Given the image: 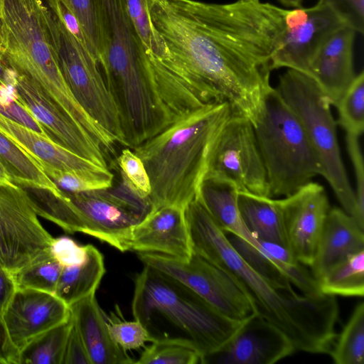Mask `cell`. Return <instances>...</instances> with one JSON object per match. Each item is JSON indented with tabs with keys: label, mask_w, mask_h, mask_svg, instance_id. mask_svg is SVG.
I'll list each match as a JSON object with an SVG mask.
<instances>
[{
	"label": "cell",
	"mask_w": 364,
	"mask_h": 364,
	"mask_svg": "<svg viewBox=\"0 0 364 364\" xmlns=\"http://www.w3.org/2000/svg\"><path fill=\"white\" fill-rule=\"evenodd\" d=\"M146 1L165 50L161 58H151L203 104L227 102L252 122L271 87L286 9L260 0Z\"/></svg>",
	"instance_id": "6da1fadb"
},
{
	"label": "cell",
	"mask_w": 364,
	"mask_h": 364,
	"mask_svg": "<svg viewBox=\"0 0 364 364\" xmlns=\"http://www.w3.org/2000/svg\"><path fill=\"white\" fill-rule=\"evenodd\" d=\"M185 213L193 252L230 273L244 289L257 314L282 331L296 350L330 353L338 317L336 296H301L293 288L276 287L239 255L198 199L186 206Z\"/></svg>",
	"instance_id": "7a4b0ae2"
},
{
	"label": "cell",
	"mask_w": 364,
	"mask_h": 364,
	"mask_svg": "<svg viewBox=\"0 0 364 364\" xmlns=\"http://www.w3.org/2000/svg\"><path fill=\"white\" fill-rule=\"evenodd\" d=\"M232 114L227 102L200 107L132 149L149 177L151 210L164 206L185 209L197 199L218 135Z\"/></svg>",
	"instance_id": "3957f363"
},
{
	"label": "cell",
	"mask_w": 364,
	"mask_h": 364,
	"mask_svg": "<svg viewBox=\"0 0 364 364\" xmlns=\"http://www.w3.org/2000/svg\"><path fill=\"white\" fill-rule=\"evenodd\" d=\"M132 311L151 342L184 344L200 358L225 345L245 321L224 316L181 282L147 265L136 276Z\"/></svg>",
	"instance_id": "277c9868"
},
{
	"label": "cell",
	"mask_w": 364,
	"mask_h": 364,
	"mask_svg": "<svg viewBox=\"0 0 364 364\" xmlns=\"http://www.w3.org/2000/svg\"><path fill=\"white\" fill-rule=\"evenodd\" d=\"M102 53L100 69L124 129L141 132L166 117L144 46L119 0H100Z\"/></svg>",
	"instance_id": "5b68a950"
},
{
	"label": "cell",
	"mask_w": 364,
	"mask_h": 364,
	"mask_svg": "<svg viewBox=\"0 0 364 364\" xmlns=\"http://www.w3.org/2000/svg\"><path fill=\"white\" fill-rule=\"evenodd\" d=\"M270 197L289 196L323 176L321 161L301 120L272 86L252 122Z\"/></svg>",
	"instance_id": "8992f818"
},
{
	"label": "cell",
	"mask_w": 364,
	"mask_h": 364,
	"mask_svg": "<svg viewBox=\"0 0 364 364\" xmlns=\"http://www.w3.org/2000/svg\"><path fill=\"white\" fill-rule=\"evenodd\" d=\"M303 124L323 166V177L332 188L343 210L364 229L355 191L350 183L340 152L332 104L315 80L291 69L279 76L275 87Z\"/></svg>",
	"instance_id": "52a82bcc"
},
{
	"label": "cell",
	"mask_w": 364,
	"mask_h": 364,
	"mask_svg": "<svg viewBox=\"0 0 364 364\" xmlns=\"http://www.w3.org/2000/svg\"><path fill=\"white\" fill-rule=\"evenodd\" d=\"M48 4L55 13L59 66L70 90L81 107L116 144L125 146L117 107L98 63Z\"/></svg>",
	"instance_id": "ba28073f"
},
{
	"label": "cell",
	"mask_w": 364,
	"mask_h": 364,
	"mask_svg": "<svg viewBox=\"0 0 364 364\" xmlns=\"http://www.w3.org/2000/svg\"><path fill=\"white\" fill-rule=\"evenodd\" d=\"M144 264L181 282L224 316L245 321L256 314L238 281L225 269L193 252L188 260L138 252Z\"/></svg>",
	"instance_id": "9c48e42d"
},
{
	"label": "cell",
	"mask_w": 364,
	"mask_h": 364,
	"mask_svg": "<svg viewBox=\"0 0 364 364\" xmlns=\"http://www.w3.org/2000/svg\"><path fill=\"white\" fill-rule=\"evenodd\" d=\"M206 176L230 180L239 191L270 197L266 169L249 118L232 113L224 123Z\"/></svg>",
	"instance_id": "30bf717a"
},
{
	"label": "cell",
	"mask_w": 364,
	"mask_h": 364,
	"mask_svg": "<svg viewBox=\"0 0 364 364\" xmlns=\"http://www.w3.org/2000/svg\"><path fill=\"white\" fill-rule=\"evenodd\" d=\"M53 238L38 220L27 191L0 185V262L9 274L50 251Z\"/></svg>",
	"instance_id": "8fae6325"
},
{
	"label": "cell",
	"mask_w": 364,
	"mask_h": 364,
	"mask_svg": "<svg viewBox=\"0 0 364 364\" xmlns=\"http://www.w3.org/2000/svg\"><path fill=\"white\" fill-rule=\"evenodd\" d=\"M345 24L328 6L287 10L280 44L272 55L271 69L287 68L310 75L311 63L327 38Z\"/></svg>",
	"instance_id": "7c38bea8"
},
{
	"label": "cell",
	"mask_w": 364,
	"mask_h": 364,
	"mask_svg": "<svg viewBox=\"0 0 364 364\" xmlns=\"http://www.w3.org/2000/svg\"><path fill=\"white\" fill-rule=\"evenodd\" d=\"M63 197L79 219L82 233L120 252L129 251L132 230L144 219L143 216L121 203L106 188L80 193L63 191Z\"/></svg>",
	"instance_id": "4fadbf2b"
},
{
	"label": "cell",
	"mask_w": 364,
	"mask_h": 364,
	"mask_svg": "<svg viewBox=\"0 0 364 364\" xmlns=\"http://www.w3.org/2000/svg\"><path fill=\"white\" fill-rule=\"evenodd\" d=\"M16 89L18 100L58 144L105 168V152L80 125L57 107L39 86L17 73Z\"/></svg>",
	"instance_id": "5bb4252c"
},
{
	"label": "cell",
	"mask_w": 364,
	"mask_h": 364,
	"mask_svg": "<svg viewBox=\"0 0 364 364\" xmlns=\"http://www.w3.org/2000/svg\"><path fill=\"white\" fill-rule=\"evenodd\" d=\"M286 245L301 264L310 266L331 208L326 191L311 181L282 199Z\"/></svg>",
	"instance_id": "9a60e30c"
},
{
	"label": "cell",
	"mask_w": 364,
	"mask_h": 364,
	"mask_svg": "<svg viewBox=\"0 0 364 364\" xmlns=\"http://www.w3.org/2000/svg\"><path fill=\"white\" fill-rule=\"evenodd\" d=\"M295 351L282 331L256 314L243 322L225 345L203 356L200 363L272 364Z\"/></svg>",
	"instance_id": "2e32d148"
},
{
	"label": "cell",
	"mask_w": 364,
	"mask_h": 364,
	"mask_svg": "<svg viewBox=\"0 0 364 364\" xmlns=\"http://www.w3.org/2000/svg\"><path fill=\"white\" fill-rule=\"evenodd\" d=\"M70 318L69 306L52 293L16 289L3 318L14 346L20 351L32 340Z\"/></svg>",
	"instance_id": "e0dca14e"
},
{
	"label": "cell",
	"mask_w": 364,
	"mask_h": 364,
	"mask_svg": "<svg viewBox=\"0 0 364 364\" xmlns=\"http://www.w3.org/2000/svg\"><path fill=\"white\" fill-rule=\"evenodd\" d=\"M129 250L188 260L193 254L185 209L164 206L151 210L132 230Z\"/></svg>",
	"instance_id": "ac0fdd59"
},
{
	"label": "cell",
	"mask_w": 364,
	"mask_h": 364,
	"mask_svg": "<svg viewBox=\"0 0 364 364\" xmlns=\"http://www.w3.org/2000/svg\"><path fill=\"white\" fill-rule=\"evenodd\" d=\"M355 33V30L346 25L337 29L324 42L311 63L310 76L334 106L355 76L353 68Z\"/></svg>",
	"instance_id": "d6986e66"
},
{
	"label": "cell",
	"mask_w": 364,
	"mask_h": 364,
	"mask_svg": "<svg viewBox=\"0 0 364 364\" xmlns=\"http://www.w3.org/2000/svg\"><path fill=\"white\" fill-rule=\"evenodd\" d=\"M364 250V229L343 209L331 208L309 266L318 282L332 267Z\"/></svg>",
	"instance_id": "ffe728a7"
},
{
	"label": "cell",
	"mask_w": 364,
	"mask_h": 364,
	"mask_svg": "<svg viewBox=\"0 0 364 364\" xmlns=\"http://www.w3.org/2000/svg\"><path fill=\"white\" fill-rule=\"evenodd\" d=\"M69 308L91 364L135 363L111 338L107 319L97 302L95 294L79 300Z\"/></svg>",
	"instance_id": "44dd1931"
},
{
	"label": "cell",
	"mask_w": 364,
	"mask_h": 364,
	"mask_svg": "<svg viewBox=\"0 0 364 364\" xmlns=\"http://www.w3.org/2000/svg\"><path fill=\"white\" fill-rule=\"evenodd\" d=\"M0 132L15 142L37 162L75 172H95L103 168L58 144L0 113Z\"/></svg>",
	"instance_id": "7402d4cb"
},
{
	"label": "cell",
	"mask_w": 364,
	"mask_h": 364,
	"mask_svg": "<svg viewBox=\"0 0 364 364\" xmlns=\"http://www.w3.org/2000/svg\"><path fill=\"white\" fill-rule=\"evenodd\" d=\"M238 193L239 189L232 181L206 176L197 199L225 232L232 233L252 243L255 237L242 220L237 204Z\"/></svg>",
	"instance_id": "603a6c76"
},
{
	"label": "cell",
	"mask_w": 364,
	"mask_h": 364,
	"mask_svg": "<svg viewBox=\"0 0 364 364\" xmlns=\"http://www.w3.org/2000/svg\"><path fill=\"white\" fill-rule=\"evenodd\" d=\"M237 204L242 220L254 237L287 247L282 199L239 191Z\"/></svg>",
	"instance_id": "cb8c5ba5"
},
{
	"label": "cell",
	"mask_w": 364,
	"mask_h": 364,
	"mask_svg": "<svg viewBox=\"0 0 364 364\" xmlns=\"http://www.w3.org/2000/svg\"><path fill=\"white\" fill-rule=\"evenodd\" d=\"M105 273L103 255L93 245H87V257L82 264L63 267L55 295L70 306L95 294Z\"/></svg>",
	"instance_id": "d4e9b609"
},
{
	"label": "cell",
	"mask_w": 364,
	"mask_h": 364,
	"mask_svg": "<svg viewBox=\"0 0 364 364\" xmlns=\"http://www.w3.org/2000/svg\"><path fill=\"white\" fill-rule=\"evenodd\" d=\"M0 163L15 184L26 188L46 190L57 197L62 196V191L43 172L39 164L1 132Z\"/></svg>",
	"instance_id": "484cf974"
},
{
	"label": "cell",
	"mask_w": 364,
	"mask_h": 364,
	"mask_svg": "<svg viewBox=\"0 0 364 364\" xmlns=\"http://www.w3.org/2000/svg\"><path fill=\"white\" fill-rule=\"evenodd\" d=\"M321 293L345 296L364 295V250L328 269L318 281Z\"/></svg>",
	"instance_id": "4316f807"
},
{
	"label": "cell",
	"mask_w": 364,
	"mask_h": 364,
	"mask_svg": "<svg viewBox=\"0 0 364 364\" xmlns=\"http://www.w3.org/2000/svg\"><path fill=\"white\" fill-rule=\"evenodd\" d=\"M72 326L70 315L68 321L35 338L20 351V364H62Z\"/></svg>",
	"instance_id": "83f0119b"
},
{
	"label": "cell",
	"mask_w": 364,
	"mask_h": 364,
	"mask_svg": "<svg viewBox=\"0 0 364 364\" xmlns=\"http://www.w3.org/2000/svg\"><path fill=\"white\" fill-rule=\"evenodd\" d=\"M336 364L364 363V303H358L329 353Z\"/></svg>",
	"instance_id": "f1b7e54d"
},
{
	"label": "cell",
	"mask_w": 364,
	"mask_h": 364,
	"mask_svg": "<svg viewBox=\"0 0 364 364\" xmlns=\"http://www.w3.org/2000/svg\"><path fill=\"white\" fill-rule=\"evenodd\" d=\"M63 266L46 252L11 275L16 289H32L55 294Z\"/></svg>",
	"instance_id": "f546056e"
},
{
	"label": "cell",
	"mask_w": 364,
	"mask_h": 364,
	"mask_svg": "<svg viewBox=\"0 0 364 364\" xmlns=\"http://www.w3.org/2000/svg\"><path fill=\"white\" fill-rule=\"evenodd\" d=\"M335 106L338 109L336 122L346 134L360 136L364 130V72L355 75Z\"/></svg>",
	"instance_id": "4dcf8cb0"
},
{
	"label": "cell",
	"mask_w": 364,
	"mask_h": 364,
	"mask_svg": "<svg viewBox=\"0 0 364 364\" xmlns=\"http://www.w3.org/2000/svg\"><path fill=\"white\" fill-rule=\"evenodd\" d=\"M43 172L57 186L68 193H80L109 188L113 185L114 174L109 169L95 172L63 171L43 162H38Z\"/></svg>",
	"instance_id": "1f68e13d"
},
{
	"label": "cell",
	"mask_w": 364,
	"mask_h": 364,
	"mask_svg": "<svg viewBox=\"0 0 364 364\" xmlns=\"http://www.w3.org/2000/svg\"><path fill=\"white\" fill-rule=\"evenodd\" d=\"M225 235L235 250L259 274L277 288H293L287 277L256 246L232 233Z\"/></svg>",
	"instance_id": "d6a6232c"
},
{
	"label": "cell",
	"mask_w": 364,
	"mask_h": 364,
	"mask_svg": "<svg viewBox=\"0 0 364 364\" xmlns=\"http://www.w3.org/2000/svg\"><path fill=\"white\" fill-rule=\"evenodd\" d=\"M78 19L87 49L99 65L102 53L100 0H61Z\"/></svg>",
	"instance_id": "836d02e7"
},
{
	"label": "cell",
	"mask_w": 364,
	"mask_h": 364,
	"mask_svg": "<svg viewBox=\"0 0 364 364\" xmlns=\"http://www.w3.org/2000/svg\"><path fill=\"white\" fill-rule=\"evenodd\" d=\"M124 11L140 38L146 55L156 58L165 51L152 28L146 0H119Z\"/></svg>",
	"instance_id": "e575fe53"
},
{
	"label": "cell",
	"mask_w": 364,
	"mask_h": 364,
	"mask_svg": "<svg viewBox=\"0 0 364 364\" xmlns=\"http://www.w3.org/2000/svg\"><path fill=\"white\" fill-rule=\"evenodd\" d=\"M134 363L138 364H197L200 355L193 348L179 343L151 342Z\"/></svg>",
	"instance_id": "d590c367"
},
{
	"label": "cell",
	"mask_w": 364,
	"mask_h": 364,
	"mask_svg": "<svg viewBox=\"0 0 364 364\" xmlns=\"http://www.w3.org/2000/svg\"><path fill=\"white\" fill-rule=\"evenodd\" d=\"M120 175L143 197L149 198L151 187L141 159L129 147L123 149L117 158Z\"/></svg>",
	"instance_id": "8d00e7d4"
},
{
	"label": "cell",
	"mask_w": 364,
	"mask_h": 364,
	"mask_svg": "<svg viewBox=\"0 0 364 364\" xmlns=\"http://www.w3.org/2000/svg\"><path fill=\"white\" fill-rule=\"evenodd\" d=\"M107 326L113 341L126 351L138 349L151 341L144 326L136 319L133 321L109 320Z\"/></svg>",
	"instance_id": "74e56055"
},
{
	"label": "cell",
	"mask_w": 364,
	"mask_h": 364,
	"mask_svg": "<svg viewBox=\"0 0 364 364\" xmlns=\"http://www.w3.org/2000/svg\"><path fill=\"white\" fill-rule=\"evenodd\" d=\"M331 9L342 22L363 34L364 32V0H318Z\"/></svg>",
	"instance_id": "f35d334b"
},
{
	"label": "cell",
	"mask_w": 364,
	"mask_h": 364,
	"mask_svg": "<svg viewBox=\"0 0 364 364\" xmlns=\"http://www.w3.org/2000/svg\"><path fill=\"white\" fill-rule=\"evenodd\" d=\"M50 251L63 267L82 264L87 257V245L82 246L67 236L53 238Z\"/></svg>",
	"instance_id": "ab89813d"
},
{
	"label": "cell",
	"mask_w": 364,
	"mask_h": 364,
	"mask_svg": "<svg viewBox=\"0 0 364 364\" xmlns=\"http://www.w3.org/2000/svg\"><path fill=\"white\" fill-rule=\"evenodd\" d=\"M358 136L346 134V146L352 161L356 183L355 191L357 208L360 217L364 220V165Z\"/></svg>",
	"instance_id": "60d3db41"
},
{
	"label": "cell",
	"mask_w": 364,
	"mask_h": 364,
	"mask_svg": "<svg viewBox=\"0 0 364 364\" xmlns=\"http://www.w3.org/2000/svg\"><path fill=\"white\" fill-rule=\"evenodd\" d=\"M62 364H91L85 346L73 321Z\"/></svg>",
	"instance_id": "b9f144b4"
},
{
	"label": "cell",
	"mask_w": 364,
	"mask_h": 364,
	"mask_svg": "<svg viewBox=\"0 0 364 364\" xmlns=\"http://www.w3.org/2000/svg\"><path fill=\"white\" fill-rule=\"evenodd\" d=\"M19 351L12 343L0 309V363L20 364Z\"/></svg>",
	"instance_id": "7bdbcfd3"
},
{
	"label": "cell",
	"mask_w": 364,
	"mask_h": 364,
	"mask_svg": "<svg viewBox=\"0 0 364 364\" xmlns=\"http://www.w3.org/2000/svg\"><path fill=\"white\" fill-rule=\"evenodd\" d=\"M16 289L11 276L0 262V309L2 314Z\"/></svg>",
	"instance_id": "ee69618b"
},
{
	"label": "cell",
	"mask_w": 364,
	"mask_h": 364,
	"mask_svg": "<svg viewBox=\"0 0 364 364\" xmlns=\"http://www.w3.org/2000/svg\"><path fill=\"white\" fill-rule=\"evenodd\" d=\"M17 82V73L5 60L3 54H0V86L15 87Z\"/></svg>",
	"instance_id": "f6af8a7d"
},
{
	"label": "cell",
	"mask_w": 364,
	"mask_h": 364,
	"mask_svg": "<svg viewBox=\"0 0 364 364\" xmlns=\"http://www.w3.org/2000/svg\"><path fill=\"white\" fill-rule=\"evenodd\" d=\"M6 48V36L4 21L1 13V4L0 0V54H4Z\"/></svg>",
	"instance_id": "bcb514c9"
},
{
	"label": "cell",
	"mask_w": 364,
	"mask_h": 364,
	"mask_svg": "<svg viewBox=\"0 0 364 364\" xmlns=\"http://www.w3.org/2000/svg\"><path fill=\"white\" fill-rule=\"evenodd\" d=\"M0 185L15 186V184L5 168L0 163Z\"/></svg>",
	"instance_id": "7dc6e473"
},
{
	"label": "cell",
	"mask_w": 364,
	"mask_h": 364,
	"mask_svg": "<svg viewBox=\"0 0 364 364\" xmlns=\"http://www.w3.org/2000/svg\"><path fill=\"white\" fill-rule=\"evenodd\" d=\"M283 5L290 7H299L303 0H279Z\"/></svg>",
	"instance_id": "c3c4849f"
}]
</instances>
